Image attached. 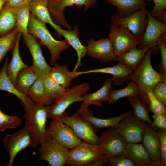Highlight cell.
<instances>
[{
    "label": "cell",
    "mask_w": 166,
    "mask_h": 166,
    "mask_svg": "<svg viewBox=\"0 0 166 166\" xmlns=\"http://www.w3.org/2000/svg\"><path fill=\"white\" fill-rule=\"evenodd\" d=\"M22 34L19 32L16 42L12 49V57L6 68V73L10 81L14 85L16 80L19 72L22 69L28 67L23 61L19 52V42Z\"/></svg>",
    "instance_id": "obj_25"
},
{
    "label": "cell",
    "mask_w": 166,
    "mask_h": 166,
    "mask_svg": "<svg viewBox=\"0 0 166 166\" xmlns=\"http://www.w3.org/2000/svg\"><path fill=\"white\" fill-rule=\"evenodd\" d=\"M132 114V112L128 111L117 117L101 119L94 117L93 110L88 108L85 112L78 115L88 121L96 132L100 129L107 127L116 128L122 120Z\"/></svg>",
    "instance_id": "obj_20"
},
{
    "label": "cell",
    "mask_w": 166,
    "mask_h": 166,
    "mask_svg": "<svg viewBox=\"0 0 166 166\" xmlns=\"http://www.w3.org/2000/svg\"><path fill=\"white\" fill-rule=\"evenodd\" d=\"M132 70L126 65L117 63L111 67L79 72L69 71V75L73 79L79 76L90 73H103L110 74L114 84L117 85L128 82Z\"/></svg>",
    "instance_id": "obj_17"
},
{
    "label": "cell",
    "mask_w": 166,
    "mask_h": 166,
    "mask_svg": "<svg viewBox=\"0 0 166 166\" xmlns=\"http://www.w3.org/2000/svg\"><path fill=\"white\" fill-rule=\"evenodd\" d=\"M15 8L5 5L0 11V36L16 28Z\"/></svg>",
    "instance_id": "obj_31"
},
{
    "label": "cell",
    "mask_w": 166,
    "mask_h": 166,
    "mask_svg": "<svg viewBox=\"0 0 166 166\" xmlns=\"http://www.w3.org/2000/svg\"><path fill=\"white\" fill-rule=\"evenodd\" d=\"M69 125L76 136L81 140L88 143L98 145L100 137L92 125L79 115H69L65 112L58 120Z\"/></svg>",
    "instance_id": "obj_11"
},
{
    "label": "cell",
    "mask_w": 166,
    "mask_h": 166,
    "mask_svg": "<svg viewBox=\"0 0 166 166\" xmlns=\"http://www.w3.org/2000/svg\"><path fill=\"white\" fill-rule=\"evenodd\" d=\"M90 88V85L85 82L67 89L64 94L51 105L48 118L59 120L71 104L77 101H82L83 96Z\"/></svg>",
    "instance_id": "obj_4"
},
{
    "label": "cell",
    "mask_w": 166,
    "mask_h": 166,
    "mask_svg": "<svg viewBox=\"0 0 166 166\" xmlns=\"http://www.w3.org/2000/svg\"><path fill=\"white\" fill-rule=\"evenodd\" d=\"M59 31L60 36L64 37L76 52L77 60L73 71H76L78 67L83 65L81 60L87 54V46L83 45L80 41L78 36L79 30L77 25L74 26L73 30H65L61 27Z\"/></svg>",
    "instance_id": "obj_21"
},
{
    "label": "cell",
    "mask_w": 166,
    "mask_h": 166,
    "mask_svg": "<svg viewBox=\"0 0 166 166\" xmlns=\"http://www.w3.org/2000/svg\"><path fill=\"white\" fill-rule=\"evenodd\" d=\"M109 158L105 155H104L98 159L91 164L90 166H102L107 164Z\"/></svg>",
    "instance_id": "obj_47"
},
{
    "label": "cell",
    "mask_w": 166,
    "mask_h": 166,
    "mask_svg": "<svg viewBox=\"0 0 166 166\" xmlns=\"http://www.w3.org/2000/svg\"><path fill=\"white\" fill-rule=\"evenodd\" d=\"M7 0H0V11L5 5Z\"/></svg>",
    "instance_id": "obj_49"
},
{
    "label": "cell",
    "mask_w": 166,
    "mask_h": 166,
    "mask_svg": "<svg viewBox=\"0 0 166 166\" xmlns=\"http://www.w3.org/2000/svg\"><path fill=\"white\" fill-rule=\"evenodd\" d=\"M69 70L66 65L56 63L51 67L49 75L55 82L65 89L71 86L73 78L69 75Z\"/></svg>",
    "instance_id": "obj_32"
},
{
    "label": "cell",
    "mask_w": 166,
    "mask_h": 166,
    "mask_svg": "<svg viewBox=\"0 0 166 166\" xmlns=\"http://www.w3.org/2000/svg\"><path fill=\"white\" fill-rule=\"evenodd\" d=\"M108 4L116 7L117 13L124 16L146 7V0H105Z\"/></svg>",
    "instance_id": "obj_28"
},
{
    "label": "cell",
    "mask_w": 166,
    "mask_h": 166,
    "mask_svg": "<svg viewBox=\"0 0 166 166\" xmlns=\"http://www.w3.org/2000/svg\"><path fill=\"white\" fill-rule=\"evenodd\" d=\"M8 59L6 57L0 71V91L7 92L16 96L21 101L24 108L31 106L34 103L26 95L17 89L10 81L6 73Z\"/></svg>",
    "instance_id": "obj_22"
},
{
    "label": "cell",
    "mask_w": 166,
    "mask_h": 166,
    "mask_svg": "<svg viewBox=\"0 0 166 166\" xmlns=\"http://www.w3.org/2000/svg\"><path fill=\"white\" fill-rule=\"evenodd\" d=\"M147 10L145 7L124 16L116 12L111 18V23L128 30L140 40L147 24Z\"/></svg>",
    "instance_id": "obj_6"
},
{
    "label": "cell",
    "mask_w": 166,
    "mask_h": 166,
    "mask_svg": "<svg viewBox=\"0 0 166 166\" xmlns=\"http://www.w3.org/2000/svg\"><path fill=\"white\" fill-rule=\"evenodd\" d=\"M153 122L150 126L152 128H156L166 131V114H153L152 115Z\"/></svg>",
    "instance_id": "obj_45"
},
{
    "label": "cell",
    "mask_w": 166,
    "mask_h": 166,
    "mask_svg": "<svg viewBox=\"0 0 166 166\" xmlns=\"http://www.w3.org/2000/svg\"><path fill=\"white\" fill-rule=\"evenodd\" d=\"M147 125L132 114L122 120L115 128L127 144L139 143L142 142Z\"/></svg>",
    "instance_id": "obj_13"
},
{
    "label": "cell",
    "mask_w": 166,
    "mask_h": 166,
    "mask_svg": "<svg viewBox=\"0 0 166 166\" xmlns=\"http://www.w3.org/2000/svg\"><path fill=\"white\" fill-rule=\"evenodd\" d=\"M134 162L136 166H148L152 160L141 144L127 143L123 154Z\"/></svg>",
    "instance_id": "obj_26"
},
{
    "label": "cell",
    "mask_w": 166,
    "mask_h": 166,
    "mask_svg": "<svg viewBox=\"0 0 166 166\" xmlns=\"http://www.w3.org/2000/svg\"><path fill=\"white\" fill-rule=\"evenodd\" d=\"M41 78L47 95L53 104L64 94L67 89L59 85L49 75Z\"/></svg>",
    "instance_id": "obj_34"
},
{
    "label": "cell",
    "mask_w": 166,
    "mask_h": 166,
    "mask_svg": "<svg viewBox=\"0 0 166 166\" xmlns=\"http://www.w3.org/2000/svg\"><path fill=\"white\" fill-rule=\"evenodd\" d=\"M19 32L16 28L10 32L0 36V63L7 53L13 49Z\"/></svg>",
    "instance_id": "obj_37"
},
{
    "label": "cell",
    "mask_w": 166,
    "mask_h": 166,
    "mask_svg": "<svg viewBox=\"0 0 166 166\" xmlns=\"http://www.w3.org/2000/svg\"><path fill=\"white\" fill-rule=\"evenodd\" d=\"M157 46L161 55V62L159 72L166 77V34L161 36L159 39Z\"/></svg>",
    "instance_id": "obj_41"
},
{
    "label": "cell",
    "mask_w": 166,
    "mask_h": 166,
    "mask_svg": "<svg viewBox=\"0 0 166 166\" xmlns=\"http://www.w3.org/2000/svg\"><path fill=\"white\" fill-rule=\"evenodd\" d=\"M48 0H31L29 4L30 12L38 20L46 24H50L55 30L57 35L61 36L59 29L61 26L53 21L48 8Z\"/></svg>",
    "instance_id": "obj_23"
},
{
    "label": "cell",
    "mask_w": 166,
    "mask_h": 166,
    "mask_svg": "<svg viewBox=\"0 0 166 166\" xmlns=\"http://www.w3.org/2000/svg\"><path fill=\"white\" fill-rule=\"evenodd\" d=\"M148 21L145 31L142 38L139 40L138 49L149 47L152 53L155 54L158 49L157 41L160 38L166 34V24L153 17L149 11L147 10Z\"/></svg>",
    "instance_id": "obj_15"
},
{
    "label": "cell",
    "mask_w": 166,
    "mask_h": 166,
    "mask_svg": "<svg viewBox=\"0 0 166 166\" xmlns=\"http://www.w3.org/2000/svg\"><path fill=\"white\" fill-rule=\"evenodd\" d=\"M69 149L60 145L46 134L38 149V161H45L49 166H63L67 160Z\"/></svg>",
    "instance_id": "obj_9"
},
{
    "label": "cell",
    "mask_w": 166,
    "mask_h": 166,
    "mask_svg": "<svg viewBox=\"0 0 166 166\" xmlns=\"http://www.w3.org/2000/svg\"><path fill=\"white\" fill-rule=\"evenodd\" d=\"M31 0H7L5 5L16 9L21 6L29 5Z\"/></svg>",
    "instance_id": "obj_46"
},
{
    "label": "cell",
    "mask_w": 166,
    "mask_h": 166,
    "mask_svg": "<svg viewBox=\"0 0 166 166\" xmlns=\"http://www.w3.org/2000/svg\"><path fill=\"white\" fill-rule=\"evenodd\" d=\"M97 2V0H48V8L51 18L55 24L71 30L72 27L68 23L64 14L65 8L73 6L78 8L84 6L85 12Z\"/></svg>",
    "instance_id": "obj_8"
},
{
    "label": "cell",
    "mask_w": 166,
    "mask_h": 166,
    "mask_svg": "<svg viewBox=\"0 0 166 166\" xmlns=\"http://www.w3.org/2000/svg\"><path fill=\"white\" fill-rule=\"evenodd\" d=\"M128 83L126 87L122 89L111 90L107 101L109 104L115 103L123 97H133L140 94V88L135 82L131 81Z\"/></svg>",
    "instance_id": "obj_33"
},
{
    "label": "cell",
    "mask_w": 166,
    "mask_h": 166,
    "mask_svg": "<svg viewBox=\"0 0 166 166\" xmlns=\"http://www.w3.org/2000/svg\"><path fill=\"white\" fill-rule=\"evenodd\" d=\"M99 137V149L109 158L122 155L125 152L127 143L115 128L109 127L102 132Z\"/></svg>",
    "instance_id": "obj_14"
},
{
    "label": "cell",
    "mask_w": 166,
    "mask_h": 166,
    "mask_svg": "<svg viewBox=\"0 0 166 166\" xmlns=\"http://www.w3.org/2000/svg\"><path fill=\"white\" fill-rule=\"evenodd\" d=\"M15 9L16 28L22 35L28 33L30 13L29 5L21 6Z\"/></svg>",
    "instance_id": "obj_36"
},
{
    "label": "cell",
    "mask_w": 166,
    "mask_h": 166,
    "mask_svg": "<svg viewBox=\"0 0 166 166\" xmlns=\"http://www.w3.org/2000/svg\"><path fill=\"white\" fill-rule=\"evenodd\" d=\"M46 132L54 141L69 149L82 142L70 126L58 120L52 119L47 128Z\"/></svg>",
    "instance_id": "obj_12"
},
{
    "label": "cell",
    "mask_w": 166,
    "mask_h": 166,
    "mask_svg": "<svg viewBox=\"0 0 166 166\" xmlns=\"http://www.w3.org/2000/svg\"><path fill=\"white\" fill-rule=\"evenodd\" d=\"M23 42L31 55L33 62L31 66L39 77L49 75L51 67L46 61L43 55L40 44L29 33L23 34Z\"/></svg>",
    "instance_id": "obj_16"
},
{
    "label": "cell",
    "mask_w": 166,
    "mask_h": 166,
    "mask_svg": "<svg viewBox=\"0 0 166 166\" xmlns=\"http://www.w3.org/2000/svg\"><path fill=\"white\" fill-rule=\"evenodd\" d=\"M109 37L116 56L137 46L139 40L128 30L111 23Z\"/></svg>",
    "instance_id": "obj_10"
},
{
    "label": "cell",
    "mask_w": 166,
    "mask_h": 166,
    "mask_svg": "<svg viewBox=\"0 0 166 166\" xmlns=\"http://www.w3.org/2000/svg\"><path fill=\"white\" fill-rule=\"evenodd\" d=\"M150 49V48L148 46L140 49L137 47L134 48L122 55L117 57L116 61L117 63L126 65L133 70Z\"/></svg>",
    "instance_id": "obj_29"
},
{
    "label": "cell",
    "mask_w": 166,
    "mask_h": 166,
    "mask_svg": "<svg viewBox=\"0 0 166 166\" xmlns=\"http://www.w3.org/2000/svg\"><path fill=\"white\" fill-rule=\"evenodd\" d=\"M142 142L152 161L160 160V143L158 134L150 126L147 125Z\"/></svg>",
    "instance_id": "obj_24"
},
{
    "label": "cell",
    "mask_w": 166,
    "mask_h": 166,
    "mask_svg": "<svg viewBox=\"0 0 166 166\" xmlns=\"http://www.w3.org/2000/svg\"><path fill=\"white\" fill-rule=\"evenodd\" d=\"M148 166H164L163 163L160 160L152 161Z\"/></svg>",
    "instance_id": "obj_48"
},
{
    "label": "cell",
    "mask_w": 166,
    "mask_h": 166,
    "mask_svg": "<svg viewBox=\"0 0 166 166\" xmlns=\"http://www.w3.org/2000/svg\"><path fill=\"white\" fill-rule=\"evenodd\" d=\"M51 105L46 106L39 103L34 102L31 106L24 109V126L31 131L36 147L45 141L48 114Z\"/></svg>",
    "instance_id": "obj_2"
},
{
    "label": "cell",
    "mask_w": 166,
    "mask_h": 166,
    "mask_svg": "<svg viewBox=\"0 0 166 166\" xmlns=\"http://www.w3.org/2000/svg\"><path fill=\"white\" fill-rule=\"evenodd\" d=\"M38 77L31 66H28L18 73L16 80L15 87L20 92L27 95L29 89Z\"/></svg>",
    "instance_id": "obj_27"
},
{
    "label": "cell",
    "mask_w": 166,
    "mask_h": 166,
    "mask_svg": "<svg viewBox=\"0 0 166 166\" xmlns=\"http://www.w3.org/2000/svg\"><path fill=\"white\" fill-rule=\"evenodd\" d=\"M3 144L9 156V161L6 166H12L15 158L21 151L28 147L36 148L31 131L25 126L15 132L6 134L3 140Z\"/></svg>",
    "instance_id": "obj_5"
},
{
    "label": "cell",
    "mask_w": 166,
    "mask_h": 166,
    "mask_svg": "<svg viewBox=\"0 0 166 166\" xmlns=\"http://www.w3.org/2000/svg\"><path fill=\"white\" fill-rule=\"evenodd\" d=\"M107 164L109 166H136L134 162L123 154L110 158Z\"/></svg>",
    "instance_id": "obj_42"
},
{
    "label": "cell",
    "mask_w": 166,
    "mask_h": 166,
    "mask_svg": "<svg viewBox=\"0 0 166 166\" xmlns=\"http://www.w3.org/2000/svg\"><path fill=\"white\" fill-rule=\"evenodd\" d=\"M21 123L22 120L19 116L6 114L0 108V132L8 129L16 128Z\"/></svg>",
    "instance_id": "obj_38"
},
{
    "label": "cell",
    "mask_w": 166,
    "mask_h": 166,
    "mask_svg": "<svg viewBox=\"0 0 166 166\" xmlns=\"http://www.w3.org/2000/svg\"><path fill=\"white\" fill-rule=\"evenodd\" d=\"M146 95L148 102L149 111L154 114H166V106L162 104L155 96L152 89L146 88L144 91Z\"/></svg>",
    "instance_id": "obj_39"
},
{
    "label": "cell",
    "mask_w": 166,
    "mask_h": 166,
    "mask_svg": "<svg viewBox=\"0 0 166 166\" xmlns=\"http://www.w3.org/2000/svg\"><path fill=\"white\" fill-rule=\"evenodd\" d=\"M113 82L112 78L107 79L102 86L97 91L92 93H86L82 97L83 103L80 105L78 110L73 114L78 115L81 114L88 108L91 104L98 107L102 105V103L108 101L110 92L112 89V85Z\"/></svg>",
    "instance_id": "obj_19"
},
{
    "label": "cell",
    "mask_w": 166,
    "mask_h": 166,
    "mask_svg": "<svg viewBox=\"0 0 166 166\" xmlns=\"http://www.w3.org/2000/svg\"><path fill=\"white\" fill-rule=\"evenodd\" d=\"M152 53L149 49L136 69L132 70L130 80L135 82L140 88V97L146 96L144 93L147 88L153 90L159 83L166 81V77L153 68L151 60Z\"/></svg>",
    "instance_id": "obj_3"
},
{
    "label": "cell",
    "mask_w": 166,
    "mask_h": 166,
    "mask_svg": "<svg viewBox=\"0 0 166 166\" xmlns=\"http://www.w3.org/2000/svg\"><path fill=\"white\" fill-rule=\"evenodd\" d=\"M28 33L36 38L42 45L45 46L50 54V63H56L60 54L70 46L67 41L55 40L51 35L45 24L37 19L30 12L28 26Z\"/></svg>",
    "instance_id": "obj_1"
},
{
    "label": "cell",
    "mask_w": 166,
    "mask_h": 166,
    "mask_svg": "<svg viewBox=\"0 0 166 166\" xmlns=\"http://www.w3.org/2000/svg\"><path fill=\"white\" fill-rule=\"evenodd\" d=\"M159 135L160 150V160L166 165V131L157 129Z\"/></svg>",
    "instance_id": "obj_44"
},
{
    "label": "cell",
    "mask_w": 166,
    "mask_h": 166,
    "mask_svg": "<svg viewBox=\"0 0 166 166\" xmlns=\"http://www.w3.org/2000/svg\"><path fill=\"white\" fill-rule=\"evenodd\" d=\"M27 96L34 102L44 106L53 104L47 95L42 78L39 77L29 89Z\"/></svg>",
    "instance_id": "obj_30"
},
{
    "label": "cell",
    "mask_w": 166,
    "mask_h": 166,
    "mask_svg": "<svg viewBox=\"0 0 166 166\" xmlns=\"http://www.w3.org/2000/svg\"><path fill=\"white\" fill-rule=\"evenodd\" d=\"M156 97L164 105H166V81L158 83L153 89Z\"/></svg>",
    "instance_id": "obj_43"
},
{
    "label": "cell",
    "mask_w": 166,
    "mask_h": 166,
    "mask_svg": "<svg viewBox=\"0 0 166 166\" xmlns=\"http://www.w3.org/2000/svg\"><path fill=\"white\" fill-rule=\"evenodd\" d=\"M127 99L133 109V115L139 120L151 124L152 122L150 118L147 107L141 101L139 95L128 97Z\"/></svg>",
    "instance_id": "obj_35"
},
{
    "label": "cell",
    "mask_w": 166,
    "mask_h": 166,
    "mask_svg": "<svg viewBox=\"0 0 166 166\" xmlns=\"http://www.w3.org/2000/svg\"><path fill=\"white\" fill-rule=\"evenodd\" d=\"M87 44L86 54L89 57L101 62L116 61L117 56L108 37L97 40L90 39Z\"/></svg>",
    "instance_id": "obj_18"
},
{
    "label": "cell",
    "mask_w": 166,
    "mask_h": 166,
    "mask_svg": "<svg viewBox=\"0 0 166 166\" xmlns=\"http://www.w3.org/2000/svg\"><path fill=\"white\" fill-rule=\"evenodd\" d=\"M104 155L98 145L83 141L69 149L66 165L68 166H90Z\"/></svg>",
    "instance_id": "obj_7"
},
{
    "label": "cell",
    "mask_w": 166,
    "mask_h": 166,
    "mask_svg": "<svg viewBox=\"0 0 166 166\" xmlns=\"http://www.w3.org/2000/svg\"><path fill=\"white\" fill-rule=\"evenodd\" d=\"M154 6L150 12L151 15L156 19L166 23V0H152Z\"/></svg>",
    "instance_id": "obj_40"
}]
</instances>
